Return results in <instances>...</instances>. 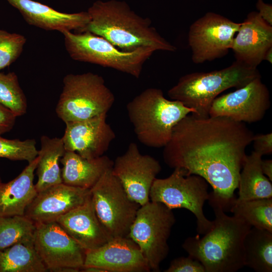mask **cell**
Here are the masks:
<instances>
[{
  "label": "cell",
  "mask_w": 272,
  "mask_h": 272,
  "mask_svg": "<svg viewBox=\"0 0 272 272\" xmlns=\"http://www.w3.org/2000/svg\"><path fill=\"white\" fill-rule=\"evenodd\" d=\"M254 135L243 122L190 113L174 126L163 147V159L171 168L204 178L213 188L211 194L225 211L230 210Z\"/></svg>",
  "instance_id": "1"
},
{
  "label": "cell",
  "mask_w": 272,
  "mask_h": 272,
  "mask_svg": "<svg viewBox=\"0 0 272 272\" xmlns=\"http://www.w3.org/2000/svg\"><path fill=\"white\" fill-rule=\"evenodd\" d=\"M87 31L107 40L117 48L132 51L141 47L174 52L177 48L162 36L149 18L136 14L123 1L98 0L88 8Z\"/></svg>",
  "instance_id": "2"
},
{
  "label": "cell",
  "mask_w": 272,
  "mask_h": 272,
  "mask_svg": "<svg viewBox=\"0 0 272 272\" xmlns=\"http://www.w3.org/2000/svg\"><path fill=\"white\" fill-rule=\"evenodd\" d=\"M208 200L215 215L212 228L201 237L187 238L182 247L206 272L237 271L244 266L243 241L252 227L236 216L226 215L210 193Z\"/></svg>",
  "instance_id": "3"
},
{
  "label": "cell",
  "mask_w": 272,
  "mask_h": 272,
  "mask_svg": "<svg viewBox=\"0 0 272 272\" xmlns=\"http://www.w3.org/2000/svg\"><path fill=\"white\" fill-rule=\"evenodd\" d=\"M129 120L139 141L155 148L164 147L171 138L174 126L194 109L181 102L166 98L162 90L149 88L126 105Z\"/></svg>",
  "instance_id": "4"
},
{
  "label": "cell",
  "mask_w": 272,
  "mask_h": 272,
  "mask_svg": "<svg viewBox=\"0 0 272 272\" xmlns=\"http://www.w3.org/2000/svg\"><path fill=\"white\" fill-rule=\"evenodd\" d=\"M261 76L257 67L235 60L230 65L210 72H195L182 76L167 92L171 100L194 109L200 117H207L218 96L232 88L242 87Z\"/></svg>",
  "instance_id": "5"
},
{
  "label": "cell",
  "mask_w": 272,
  "mask_h": 272,
  "mask_svg": "<svg viewBox=\"0 0 272 272\" xmlns=\"http://www.w3.org/2000/svg\"><path fill=\"white\" fill-rule=\"evenodd\" d=\"M61 33L66 51L72 59L111 68L137 79L141 76L145 62L155 52L150 47L125 51L87 31L77 33L64 31Z\"/></svg>",
  "instance_id": "6"
},
{
  "label": "cell",
  "mask_w": 272,
  "mask_h": 272,
  "mask_svg": "<svg viewBox=\"0 0 272 272\" xmlns=\"http://www.w3.org/2000/svg\"><path fill=\"white\" fill-rule=\"evenodd\" d=\"M114 101V94L100 75L70 74L63 78L55 111L64 123L80 121L107 114Z\"/></svg>",
  "instance_id": "7"
},
{
  "label": "cell",
  "mask_w": 272,
  "mask_h": 272,
  "mask_svg": "<svg viewBox=\"0 0 272 272\" xmlns=\"http://www.w3.org/2000/svg\"><path fill=\"white\" fill-rule=\"evenodd\" d=\"M208 184L201 176L187 175L184 169L176 168L168 177L155 179L150 200L171 210L183 208L190 211L196 218L198 234L204 235L213 226V221L209 220L203 212L204 203L209 197Z\"/></svg>",
  "instance_id": "8"
},
{
  "label": "cell",
  "mask_w": 272,
  "mask_h": 272,
  "mask_svg": "<svg viewBox=\"0 0 272 272\" xmlns=\"http://www.w3.org/2000/svg\"><path fill=\"white\" fill-rule=\"evenodd\" d=\"M175 223L172 210L162 203L149 201L138 209L128 237L138 245L151 270L159 271L167 256L168 240Z\"/></svg>",
  "instance_id": "9"
},
{
  "label": "cell",
  "mask_w": 272,
  "mask_h": 272,
  "mask_svg": "<svg viewBox=\"0 0 272 272\" xmlns=\"http://www.w3.org/2000/svg\"><path fill=\"white\" fill-rule=\"evenodd\" d=\"M112 169L90 189L91 199L99 220L112 238L128 237L141 206L129 198Z\"/></svg>",
  "instance_id": "10"
},
{
  "label": "cell",
  "mask_w": 272,
  "mask_h": 272,
  "mask_svg": "<svg viewBox=\"0 0 272 272\" xmlns=\"http://www.w3.org/2000/svg\"><path fill=\"white\" fill-rule=\"evenodd\" d=\"M242 22L208 12L190 26L188 43L194 63H202L227 55Z\"/></svg>",
  "instance_id": "11"
},
{
  "label": "cell",
  "mask_w": 272,
  "mask_h": 272,
  "mask_svg": "<svg viewBox=\"0 0 272 272\" xmlns=\"http://www.w3.org/2000/svg\"><path fill=\"white\" fill-rule=\"evenodd\" d=\"M35 225L34 246L47 271H80L84 265L86 250L56 221Z\"/></svg>",
  "instance_id": "12"
},
{
  "label": "cell",
  "mask_w": 272,
  "mask_h": 272,
  "mask_svg": "<svg viewBox=\"0 0 272 272\" xmlns=\"http://www.w3.org/2000/svg\"><path fill=\"white\" fill-rule=\"evenodd\" d=\"M270 106L269 91L260 76L233 92L217 97L211 106L209 116L253 123L263 118Z\"/></svg>",
  "instance_id": "13"
},
{
  "label": "cell",
  "mask_w": 272,
  "mask_h": 272,
  "mask_svg": "<svg viewBox=\"0 0 272 272\" xmlns=\"http://www.w3.org/2000/svg\"><path fill=\"white\" fill-rule=\"evenodd\" d=\"M162 169L158 160L143 155L131 143L125 152L113 161L112 171L129 198L140 206L148 202L152 185Z\"/></svg>",
  "instance_id": "14"
},
{
  "label": "cell",
  "mask_w": 272,
  "mask_h": 272,
  "mask_svg": "<svg viewBox=\"0 0 272 272\" xmlns=\"http://www.w3.org/2000/svg\"><path fill=\"white\" fill-rule=\"evenodd\" d=\"M107 114L88 119L68 122L61 138L65 151L75 152L91 159L104 155L115 138L114 131L106 122Z\"/></svg>",
  "instance_id": "15"
},
{
  "label": "cell",
  "mask_w": 272,
  "mask_h": 272,
  "mask_svg": "<svg viewBox=\"0 0 272 272\" xmlns=\"http://www.w3.org/2000/svg\"><path fill=\"white\" fill-rule=\"evenodd\" d=\"M84 267L106 272H148L150 267L138 245L128 237L113 238L101 246L86 251Z\"/></svg>",
  "instance_id": "16"
},
{
  "label": "cell",
  "mask_w": 272,
  "mask_h": 272,
  "mask_svg": "<svg viewBox=\"0 0 272 272\" xmlns=\"http://www.w3.org/2000/svg\"><path fill=\"white\" fill-rule=\"evenodd\" d=\"M90 195L88 189L63 183L56 184L37 192L26 208L24 216L35 224L55 222L83 204Z\"/></svg>",
  "instance_id": "17"
},
{
  "label": "cell",
  "mask_w": 272,
  "mask_h": 272,
  "mask_svg": "<svg viewBox=\"0 0 272 272\" xmlns=\"http://www.w3.org/2000/svg\"><path fill=\"white\" fill-rule=\"evenodd\" d=\"M270 47L272 26L263 20L257 12L249 13L234 38L231 50L235 60L257 67Z\"/></svg>",
  "instance_id": "18"
},
{
  "label": "cell",
  "mask_w": 272,
  "mask_h": 272,
  "mask_svg": "<svg viewBox=\"0 0 272 272\" xmlns=\"http://www.w3.org/2000/svg\"><path fill=\"white\" fill-rule=\"evenodd\" d=\"M56 222L86 251L98 248L112 239L96 214L91 193L83 204Z\"/></svg>",
  "instance_id": "19"
},
{
  "label": "cell",
  "mask_w": 272,
  "mask_h": 272,
  "mask_svg": "<svg viewBox=\"0 0 272 272\" xmlns=\"http://www.w3.org/2000/svg\"><path fill=\"white\" fill-rule=\"evenodd\" d=\"M30 25L46 31L83 32L90 21L87 11L65 13L33 0H7Z\"/></svg>",
  "instance_id": "20"
},
{
  "label": "cell",
  "mask_w": 272,
  "mask_h": 272,
  "mask_svg": "<svg viewBox=\"0 0 272 272\" xmlns=\"http://www.w3.org/2000/svg\"><path fill=\"white\" fill-rule=\"evenodd\" d=\"M38 156L14 179L0 182V216H24L37 194L33 183Z\"/></svg>",
  "instance_id": "21"
},
{
  "label": "cell",
  "mask_w": 272,
  "mask_h": 272,
  "mask_svg": "<svg viewBox=\"0 0 272 272\" xmlns=\"http://www.w3.org/2000/svg\"><path fill=\"white\" fill-rule=\"evenodd\" d=\"M60 162L63 166L62 183L88 189L113 165V161L106 155L88 159L75 152L68 151H65Z\"/></svg>",
  "instance_id": "22"
},
{
  "label": "cell",
  "mask_w": 272,
  "mask_h": 272,
  "mask_svg": "<svg viewBox=\"0 0 272 272\" xmlns=\"http://www.w3.org/2000/svg\"><path fill=\"white\" fill-rule=\"evenodd\" d=\"M40 143L36 168L38 179L35 184L37 192L62 183L59 162L65 152L61 138L42 135Z\"/></svg>",
  "instance_id": "23"
},
{
  "label": "cell",
  "mask_w": 272,
  "mask_h": 272,
  "mask_svg": "<svg viewBox=\"0 0 272 272\" xmlns=\"http://www.w3.org/2000/svg\"><path fill=\"white\" fill-rule=\"evenodd\" d=\"M262 156L254 151L246 155L239 175L238 199L272 198L271 181L263 174L261 169Z\"/></svg>",
  "instance_id": "24"
},
{
  "label": "cell",
  "mask_w": 272,
  "mask_h": 272,
  "mask_svg": "<svg viewBox=\"0 0 272 272\" xmlns=\"http://www.w3.org/2000/svg\"><path fill=\"white\" fill-rule=\"evenodd\" d=\"M244 266L257 272L272 271V232L252 227L243 241Z\"/></svg>",
  "instance_id": "25"
},
{
  "label": "cell",
  "mask_w": 272,
  "mask_h": 272,
  "mask_svg": "<svg viewBox=\"0 0 272 272\" xmlns=\"http://www.w3.org/2000/svg\"><path fill=\"white\" fill-rule=\"evenodd\" d=\"M47 270L33 241L16 243L0 250V272H45Z\"/></svg>",
  "instance_id": "26"
},
{
  "label": "cell",
  "mask_w": 272,
  "mask_h": 272,
  "mask_svg": "<svg viewBox=\"0 0 272 272\" xmlns=\"http://www.w3.org/2000/svg\"><path fill=\"white\" fill-rule=\"evenodd\" d=\"M229 211L251 227L272 232V198L247 200L236 198Z\"/></svg>",
  "instance_id": "27"
},
{
  "label": "cell",
  "mask_w": 272,
  "mask_h": 272,
  "mask_svg": "<svg viewBox=\"0 0 272 272\" xmlns=\"http://www.w3.org/2000/svg\"><path fill=\"white\" fill-rule=\"evenodd\" d=\"M35 224L24 216H0V250L33 241Z\"/></svg>",
  "instance_id": "28"
},
{
  "label": "cell",
  "mask_w": 272,
  "mask_h": 272,
  "mask_svg": "<svg viewBox=\"0 0 272 272\" xmlns=\"http://www.w3.org/2000/svg\"><path fill=\"white\" fill-rule=\"evenodd\" d=\"M0 104L17 117L27 112V98L14 72L6 74L0 72Z\"/></svg>",
  "instance_id": "29"
},
{
  "label": "cell",
  "mask_w": 272,
  "mask_h": 272,
  "mask_svg": "<svg viewBox=\"0 0 272 272\" xmlns=\"http://www.w3.org/2000/svg\"><path fill=\"white\" fill-rule=\"evenodd\" d=\"M35 140L7 139L0 135V158L12 161H33L38 156Z\"/></svg>",
  "instance_id": "30"
},
{
  "label": "cell",
  "mask_w": 272,
  "mask_h": 272,
  "mask_svg": "<svg viewBox=\"0 0 272 272\" xmlns=\"http://www.w3.org/2000/svg\"><path fill=\"white\" fill-rule=\"evenodd\" d=\"M26 42L24 35L0 29V71L19 57Z\"/></svg>",
  "instance_id": "31"
},
{
  "label": "cell",
  "mask_w": 272,
  "mask_h": 272,
  "mask_svg": "<svg viewBox=\"0 0 272 272\" xmlns=\"http://www.w3.org/2000/svg\"><path fill=\"white\" fill-rule=\"evenodd\" d=\"M165 272H206L203 265L190 256L179 257L172 260Z\"/></svg>",
  "instance_id": "32"
},
{
  "label": "cell",
  "mask_w": 272,
  "mask_h": 272,
  "mask_svg": "<svg viewBox=\"0 0 272 272\" xmlns=\"http://www.w3.org/2000/svg\"><path fill=\"white\" fill-rule=\"evenodd\" d=\"M252 143H253L254 151L261 156L272 153L271 132L254 134Z\"/></svg>",
  "instance_id": "33"
},
{
  "label": "cell",
  "mask_w": 272,
  "mask_h": 272,
  "mask_svg": "<svg viewBox=\"0 0 272 272\" xmlns=\"http://www.w3.org/2000/svg\"><path fill=\"white\" fill-rule=\"evenodd\" d=\"M16 117L10 110L0 104V135L8 132L13 128Z\"/></svg>",
  "instance_id": "34"
},
{
  "label": "cell",
  "mask_w": 272,
  "mask_h": 272,
  "mask_svg": "<svg viewBox=\"0 0 272 272\" xmlns=\"http://www.w3.org/2000/svg\"><path fill=\"white\" fill-rule=\"evenodd\" d=\"M256 7L258 11V13L263 20L272 26L271 5L265 3L263 0H257Z\"/></svg>",
  "instance_id": "35"
},
{
  "label": "cell",
  "mask_w": 272,
  "mask_h": 272,
  "mask_svg": "<svg viewBox=\"0 0 272 272\" xmlns=\"http://www.w3.org/2000/svg\"><path fill=\"white\" fill-rule=\"evenodd\" d=\"M260 166L263 174L272 181V160L262 159Z\"/></svg>",
  "instance_id": "36"
},
{
  "label": "cell",
  "mask_w": 272,
  "mask_h": 272,
  "mask_svg": "<svg viewBox=\"0 0 272 272\" xmlns=\"http://www.w3.org/2000/svg\"><path fill=\"white\" fill-rule=\"evenodd\" d=\"M263 60H266L270 63H272V47L266 51L263 57Z\"/></svg>",
  "instance_id": "37"
},
{
  "label": "cell",
  "mask_w": 272,
  "mask_h": 272,
  "mask_svg": "<svg viewBox=\"0 0 272 272\" xmlns=\"http://www.w3.org/2000/svg\"><path fill=\"white\" fill-rule=\"evenodd\" d=\"M2 182V180H1V177H0V182Z\"/></svg>",
  "instance_id": "38"
}]
</instances>
